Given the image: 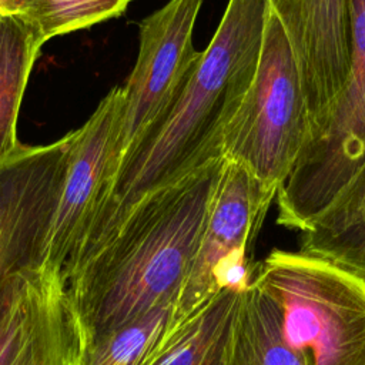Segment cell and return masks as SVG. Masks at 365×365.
I'll use <instances>...</instances> for the list:
<instances>
[{
	"label": "cell",
	"instance_id": "1",
	"mask_svg": "<svg viewBox=\"0 0 365 365\" xmlns=\"http://www.w3.org/2000/svg\"><path fill=\"white\" fill-rule=\"evenodd\" d=\"M267 11L268 0H228L198 67L173 107L121 157L63 281L107 241L143 197L221 157L224 131L254 78Z\"/></svg>",
	"mask_w": 365,
	"mask_h": 365
},
{
	"label": "cell",
	"instance_id": "2",
	"mask_svg": "<svg viewBox=\"0 0 365 365\" xmlns=\"http://www.w3.org/2000/svg\"><path fill=\"white\" fill-rule=\"evenodd\" d=\"M224 158L143 197L64 282L78 349L145 314L174 307L191 269Z\"/></svg>",
	"mask_w": 365,
	"mask_h": 365
},
{
	"label": "cell",
	"instance_id": "3",
	"mask_svg": "<svg viewBox=\"0 0 365 365\" xmlns=\"http://www.w3.org/2000/svg\"><path fill=\"white\" fill-rule=\"evenodd\" d=\"M307 365H365V278L302 251L274 250L251 279Z\"/></svg>",
	"mask_w": 365,
	"mask_h": 365
},
{
	"label": "cell",
	"instance_id": "4",
	"mask_svg": "<svg viewBox=\"0 0 365 365\" xmlns=\"http://www.w3.org/2000/svg\"><path fill=\"white\" fill-rule=\"evenodd\" d=\"M308 140V110L297 61L279 20L268 7L254 78L224 131L221 157L242 164L278 192Z\"/></svg>",
	"mask_w": 365,
	"mask_h": 365
},
{
	"label": "cell",
	"instance_id": "5",
	"mask_svg": "<svg viewBox=\"0 0 365 365\" xmlns=\"http://www.w3.org/2000/svg\"><path fill=\"white\" fill-rule=\"evenodd\" d=\"M351 61L345 90L277 192V222L304 231L365 163V0H349Z\"/></svg>",
	"mask_w": 365,
	"mask_h": 365
},
{
	"label": "cell",
	"instance_id": "6",
	"mask_svg": "<svg viewBox=\"0 0 365 365\" xmlns=\"http://www.w3.org/2000/svg\"><path fill=\"white\" fill-rule=\"evenodd\" d=\"M202 0H170L138 26V56L123 88V110L113 155L114 174L127 148L161 120L202 57L192 43ZM104 194V192H103Z\"/></svg>",
	"mask_w": 365,
	"mask_h": 365
},
{
	"label": "cell",
	"instance_id": "7",
	"mask_svg": "<svg viewBox=\"0 0 365 365\" xmlns=\"http://www.w3.org/2000/svg\"><path fill=\"white\" fill-rule=\"evenodd\" d=\"M80 128L0 160V294L7 279L43 265V252Z\"/></svg>",
	"mask_w": 365,
	"mask_h": 365
},
{
	"label": "cell",
	"instance_id": "8",
	"mask_svg": "<svg viewBox=\"0 0 365 365\" xmlns=\"http://www.w3.org/2000/svg\"><path fill=\"white\" fill-rule=\"evenodd\" d=\"M77 355L60 272L40 265L11 275L0 294V365H76Z\"/></svg>",
	"mask_w": 365,
	"mask_h": 365
},
{
	"label": "cell",
	"instance_id": "9",
	"mask_svg": "<svg viewBox=\"0 0 365 365\" xmlns=\"http://www.w3.org/2000/svg\"><path fill=\"white\" fill-rule=\"evenodd\" d=\"M275 197L277 192L261 184L242 164L224 158L195 258L174 305L168 329L220 289L217 275L230 257L241 250L251 251Z\"/></svg>",
	"mask_w": 365,
	"mask_h": 365
},
{
	"label": "cell",
	"instance_id": "10",
	"mask_svg": "<svg viewBox=\"0 0 365 365\" xmlns=\"http://www.w3.org/2000/svg\"><path fill=\"white\" fill-rule=\"evenodd\" d=\"M297 61L308 120L319 127L332 115L348 81L349 0H268Z\"/></svg>",
	"mask_w": 365,
	"mask_h": 365
},
{
	"label": "cell",
	"instance_id": "11",
	"mask_svg": "<svg viewBox=\"0 0 365 365\" xmlns=\"http://www.w3.org/2000/svg\"><path fill=\"white\" fill-rule=\"evenodd\" d=\"M123 101V88H111L80 127L43 252V265L56 268L60 277L73 259L91 214L113 180V155Z\"/></svg>",
	"mask_w": 365,
	"mask_h": 365
},
{
	"label": "cell",
	"instance_id": "12",
	"mask_svg": "<svg viewBox=\"0 0 365 365\" xmlns=\"http://www.w3.org/2000/svg\"><path fill=\"white\" fill-rule=\"evenodd\" d=\"M241 292L220 288L168 329L143 365H225Z\"/></svg>",
	"mask_w": 365,
	"mask_h": 365
},
{
	"label": "cell",
	"instance_id": "13",
	"mask_svg": "<svg viewBox=\"0 0 365 365\" xmlns=\"http://www.w3.org/2000/svg\"><path fill=\"white\" fill-rule=\"evenodd\" d=\"M301 251L365 278V163L339 195L301 231Z\"/></svg>",
	"mask_w": 365,
	"mask_h": 365
},
{
	"label": "cell",
	"instance_id": "14",
	"mask_svg": "<svg viewBox=\"0 0 365 365\" xmlns=\"http://www.w3.org/2000/svg\"><path fill=\"white\" fill-rule=\"evenodd\" d=\"M225 365H307L287 344L275 305L254 282L241 292Z\"/></svg>",
	"mask_w": 365,
	"mask_h": 365
},
{
	"label": "cell",
	"instance_id": "15",
	"mask_svg": "<svg viewBox=\"0 0 365 365\" xmlns=\"http://www.w3.org/2000/svg\"><path fill=\"white\" fill-rule=\"evenodd\" d=\"M40 47L19 14H0V160L20 145L17 115Z\"/></svg>",
	"mask_w": 365,
	"mask_h": 365
},
{
	"label": "cell",
	"instance_id": "16",
	"mask_svg": "<svg viewBox=\"0 0 365 365\" xmlns=\"http://www.w3.org/2000/svg\"><path fill=\"white\" fill-rule=\"evenodd\" d=\"M173 309H154L81 346L76 365H143L167 334Z\"/></svg>",
	"mask_w": 365,
	"mask_h": 365
},
{
	"label": "cell",
	"instance_id": "17",
	"mask_svg": "<svg viewBox=\"0 0 365 365\" xmlns=\"http://www.w3.org/2000/svg\"><path fill=\"white\" fill-rule=\"evenodd\" d=\"M131 0H21L19 14L43 46L56 36L123 14Z\"/></svg>",
	"mask_w": 365,
	"mask_h": 365
},
{
	"label": "cell",
	"instance_id": "18",
	"mask_svg": "<svg viewBox=\"0 0 365 365\" xmlns=\"http://www.w3.org/2000/svg\"><path fill=\"white\" fill-rule=\"evenodd\" d=\"M9 14H16L19 11L21 0H1Z\"/></svg>",
	"mask_w": 365,
	"mask_h": 365
},
{
	"label": "cell",
	"instance_id": "19",
	"mask_svg": "<svg viewBox=\"0 0 365 365\" xmlns=\"http://www.w3.org/2000/svg\"><path fill=\"white\" fill-rule=\"evenodd\" d=\"M0 14H9L7 13V10H6V7H4V4H3V1L0 0Z\"/></svg>",
	"mask_w": 365,
	"mask_h": 365
}]
</instances>
